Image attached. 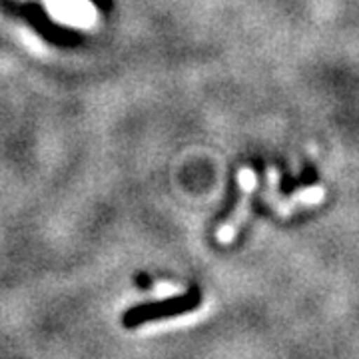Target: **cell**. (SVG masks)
I'll use <instances>...</instances> for the list:
<instances>
[{
    "label": "cell",
    "mask_w": 359,
    "mask_h": 359,
    "mask_svg": "<svg viewBox=\"0 0 359 359\" xmlns=\"http://www.w3.org/2000/svg\"><path fill=\"white\" fill-rule=\"evenodd\" d=\"M325 198V190L321 186H311V188H302L295 190L294 194H290L287 198L280 196V176L276 168H268L266 174V192H264V200L266 204L278 214V216H292L295 210L304 208V205H316L321 204Z\"/></svg>",
    "instance_id": "cell-1"
},
{
    "label": "cell",
    "mask_w": 359,
    "mask_h": 359,
    "mask_svg": "<svg viewBox=\"0 0 359 359\" xmlns=\"http://www.w3.org/2000/svg\"><path fill=\"white\" fill-rule=\"evenodd\" d=\"M238 186H240V198L236 210L230 214V218L226 219L218 228V242L219 244H231L233 238L240 233L245 219L250 216V205H252V198L257 188L256 172L250 166H242L238 170Z\"/></svg>",
    "instance_id": "cell-2"
},
{
    "label": "cell",
    "mask_w": 359,
    "mask_h": 359,
    "mask_svg": "<svg viewBox=\"0 0 359 359\" xmlns=\"http://www.w3.org/2000/svg\"><path fill=\"white\" fill-rule=\"evenodd\" d=\"M56 22L90 30L98 25V8L90 0H42Z\"/></svg>",
    "instance_id": "cell-3"
}]
</instances>
